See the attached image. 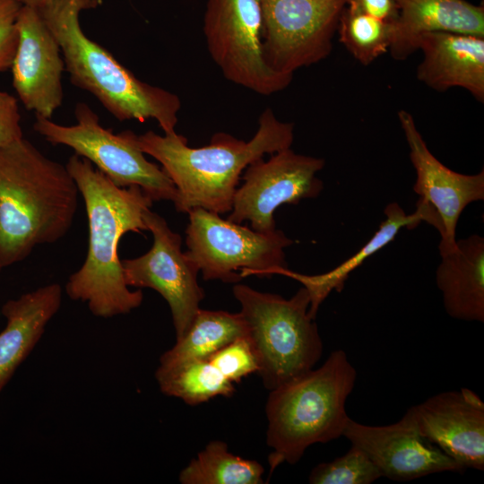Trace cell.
I'll list each match as a JSON object with an SVG mask.
<instances>
[{
  "mask_svg": "<svg viewBox=\"0 0 484 484\" xmlns=\"http://www.w3.org/2000/svg\"><path fill=\"white\" fill-rule=\"evenodd\" d=\"M65 166L82 196L89 231L86 258L69 276L65 293L97 317L129 314L142 305L143 295L126 285L118 246L125 233L147 230L143 212L153 201L137 186H117L75 153Z\"/></svg>",
  "mask_w": 484,
  "mask_h": 484,
  "instance_id": "obj_1",
  "label": "cell"
},
{
  "mask_svg": "<svg viewBox=\"0 0 484 484\" xmlns=\"http://www.w3.org/2000/svg\"><path fill=\"white\" fill-rule=\"evenodd\" d=\"M294 125L279 120L271 108L258 119L249 141L226 133L212 135L208 145L194 148L177 132L158 134L147 131L137 135L141 151L151 156L173 182L178 212L201 207L218 214L231 211L235 192L244 170L265 154L290 148Z\"/></svg>",
  "mask_w": 484,
  "mask_h": 484,
  "instance_id": "obj_2",
  "label": "cell"
},
{
  "mask_svg": "<svg viewBox=\"0 0 484 484\" xmlns=\"http://www.w3.org/2000/svg\"><path fill=\"white\" fill-rule=\"evenodd\" d=\"M78 186L65 165L46 157L27 139L0 148V263L26 259L72 227Z\"/></svg>",
  "mask_w": 484,
  "mask_h": 484,
  "instance_id": "obj_3",
  "label": "cell"
},
{
  "mask_svg": "<svg viewBox=\"0 0 484 484\" xmlns=\"http://www.w3.org/2000/svg\"><path fill=\"white\" fill-rule=\"evenodd\" d=\"M92 8L90 0H49L38 9L58 42L72 83L91 93L119 121L153 119L164 134L175 133L179 97L139 80L85 35L79 15Z\"/></svg>",
  "mask_w": 484,
  "mask_h": 484,
  "instance_id": "obj_4",
  "label": "cell"
},
{
  "mask_svg": "<svg viewBox=\"0 0 484 484\" xmlns=\"http://www.w3.org/2000/svg\"><path fill=\"white\" fill-rule=\"evenodd\" d=\"M357 371L342 350L324 364L271 390L265 405L270 475L281 463H297L312 445L342 436L350 418L345 404Z\"/></svg>",
  "mask_w": 484,
  "mask_h": 484,
  "instance_id": "obj_5",
  "label": "cell"
},
{
  "mask_svg": "<svg viewBox=\"0 0 484 484\" xmlns=\"http://www.w3.org/2000/svg\"><path fill=\"white\" fill-rule=\"evenodd\" d=\"M249 338L264 387L273 390L311 370L322 357L324 345L309 314L310 297L301 287L289 299L236 284Z\"/></svg>",
  "mask_w": 484,
  "mask_h": 484,
  "instance_id": "obj_6",
  "label": "cell"
},
{
  "mask_svg": "<svg viewBox=\"0 0 484 484\" xmlns=\"http://www.w3.org/2000/svg\"><path fill=\"white\" fill-rule=\"evenodd\" d=\"M74 116L76 124L72 125L36 117L33 129L51 144L73 149L119 187L137 186L152 201L176 200L173 182L145 158L137 143L138 134L129 130L114 134L104 128L86 103L75 106Z\"/></svg>",
  "mask_w": 484,
  "mask_h": 484,
  "instance_id": "obj_7",
  "label": "cell"
},
{
  "mask_svg": "<svg viewBox=\"0 0 484 484\" xmlns=\"http://www.w3.org/2000/svg\"><path fill=\"white\" fill-rule=\"evenodd\" d=\"M186 255L205 281L237 283L249 275L271 276L287 267L284 248L293 244L281 230L261 233L195 207L188 212Z\"/></svg>",
  "mask_w": 484,
  "mask_h": 484,
  "instance_id": "obj_8",
  "label": "cell"
},
{
  "mask_svg": "<svg viewBox=\"0 0 484 484\" xmlns=\"http://www.w3.org/2000/svg\"><path fill=\"white\" fill-rule=\"evenodd\" d=\"M203 30L210 56L229 82L264 96L291 82L293 75L264 59L258 0H207Z\"/></svg>",
  "mask_w": 484,
  "mask_h": 484,
  "instance_id": "obj_9",
  "label": "cell"
},
{
  "mask_svg": "<svg viewBox=\"0 0 484 484\" xmlns=\"http://www.w3.org/2000/svg\"><path fill=\"white\" fill-rule=\"evenodd\" d=\"M264 56L276 72L293 75L326 58L349 0H258Z\"/></svg>",
  "mask_w": 484,
  "mask_h": 484,
  "instance_id": "obj_10",
  "label": "cell"
},
{
  "mask_svg": "<svg viewBox=\"0 0 484 484\" xmlns=\"http://www.w3.org/2000/svg\"><path fill=\"white\" fill-rule=\"evenodd\" d=\"M324 166L323 159L298 154L290 148L267 160L254 161L241 176L244 183L235 192L228 220L238 224L248 220L257 232L273 231L278 207L318 196L323 182L316 174Z\"/></svg>",
  "mask_w": 484,
  "mask_h": 484,
  "instance_id": "obj_11",
  "label": "cell"
},
{
  "mask_svg": "<svg viewBox=\"0 0 484 484\" xmlns=\"http://www.w3.org/2000/svg\"><path fill=\"white\" fill-rule=\"evenodd\" d=\"M143 220L153 243L145 254L122 260L125 281L128 287L149 288L160 294L170 308L178 341L188 331L204 298L197 282L199 269L182 251L180 235L164 218L149 208Z\"/></svg>",
  "mask_w": 484,
  "mask_h": 484,
  "instance_id": "obj_12",
  "label": "cell"
},
{
  "mask_svg": "<svg viewBox=\"0 0 484 484\" xmlns=\"http://www.w3.org/2000/svg\"><path fill=\"white\" fill-rule=\"evenodd\" d=\"M342 436L370 458L382 477L394 481L465 471L419 434L408 411L399 421L385 426L364 425L349 418Z\"/></svg>",
  "mask_w": 484,
  "mask_h": 484,
  "instance_id": "obj_13",
  "label": "cell"
},
{
  "mask_svg": "<svg viewBox=\"0 0 484 484\" xmlns=\"http://www.w3.org/2000/svg\"><path fill=\"white\" fill-rule=\"evenodd\" d=\"M16 27L18 44L11 65L13 88L28 110L51 119L64 98L65 65L60 47L36 8L22 5Z\"/></svg>",
  "mask_w": 484,
  "mask_h": 484,
  "instance_id": "obj_14",
  "label": "cell"
},
{
  "mask_svg": "<svg viewBox=\"0 0 484 484\" xmlns=\"http://www.w3.org/2000/svg\"><path fill=\"white\" fill-rule=\"evenodd\" d=\"M398 118L410 148V159L416 172L414 192L438 218L441 241L439 253L455 244V230L464 208L484 200V171L475 175L455 172L440 162L428 150L413 117L400 110Z\"/></svg>",
  "mask_w": 484,
  "mask_h": 484,
  "instance_id": "obj_15",
  "label": "cell"
},
{
  "mask_svg": "<svg viewBox=\"0 0 484 484\" xmlns=\"http://www.w3.org/2000/svg\"><path fill=\"white\" fill-rule=\"evenodd\" d=\"M407 411L419 434L464 471L484 470V402L475 392L439 393Z\"/></svg>",
  "mask_w": 484,
  "mask_h": 484,
  "instance_id": "obj_16",
  "label": "cell"
},
{
  "mask_svg": "<svg viewBox=\"0 0 484 484\" xmlns=\"http://www.w3.org/2000/svg\"><path fill=\"white\" fill-rule=\"evenodd\" d=\"M423 58L418 80L437 91L460 87L477 100H484V37L434 31L418 38Z\"/></svg>",
  "mask_w": 484,
  "mask_h": 484,
  "instance_id": "obj_17",
  "label": "cell"
},
{
  "mask_svg": "<svg viewBox=\"0 0 484 484\" xmlns=\"http://www.w3.org/2000/svg\"><path fill=\"white\" fill-rule=\"evenodd\" d=\"M63 290L58 283L41 286L2 307L6 325L0 333V392L41 339L60 309Z\"/></svg>",
  "mask_w": 484,
  "mask_h": 484,
  "instance_id": "obj_18",
  "label": "cell"
},
{
  "mask_svg": "<svg viewBox=\"0 0 484 484\" xmlns=\"http://www.w3.org/2000/svg\"><path fill=\"white\" fill-rule=\"evenodd\" d=\"M399 16L389 51L404 60L427 32L449 31L484 37V7L465 0H394Z\"/></svg>",
  "mask_w": 484,
  "mask_h": 484,
  "instance_id": "obj_19",
  "label": "cell"
},
{
  "mask_svg": "<svg viewBox=\"0 0 484 484\" xmlns=\"http://www.w3.org/2000/svg\"><path fill=\"white\" fill-rule=\"evenodd\" d=\"M436 286L452 318L484 322V238L471 235L440 253Z\"/></svg>",
  "mask_w": 484,
  "mask_h": 484,
  "instance_id": "obj_20",
  "label": "cell"
},
{
  "mask_svg": "<svg viewBox=\"0 0 484 484\" xmlns=\"http://www.w3.org/2000/svg\"><path fill=\"white\" fill-rule=\"evenodd\" d=\"M385 215V220L374 236L357 253L334 269L322 274L305 275L290 271L287 267H280L272 272V275L292 278L307 289L310 297L309 314L315 319L323 301L333 290L340 292L349 275L364 261L393 241L402 228L413 229L422 220L426 221V209L419 203L416 212L409 215L397 203H391L386 205Z\"/></svg>",
  "mask_w": 484,
  "mask_h": 484,
  "instance_id": "obj_21",
  "label": "cell"
},
{
  "mask_svg": "<svg viewBox=\"0 0 484 484\" xmlns=\"http://www.w3.org/2000/svg\"><path fill=\"white\" fill-rule=\"evenodd\" d=\"M247 335L239 313L199 309L186 334L160 358V367H171L196 359H208L235 339Z\"/></svg>",
  "mask_w": 484,
  "mask_h": 484,
  "instance_id": "obj_22",
  "label": "cell"
},
{
  "mask_svg": "<svg viewBox=\"0 0 484 484\" xmlns=\"http://www.w3.org/2000/svg\"><path fill=\"white\" fill-rule=\"evenodd\" d=\"M264 469L255 460L229 452L222 441H212L181 471L182 484H263Z\"/></svg>",
  "mask_w": 484,
  "mask_h": 484,
  "instance_id": "obj_23",
  "label": "cell"
},
{
  "mask_svg": "<svg viewBox=\"0 0 484 484\" xmlns=\"http://www.w3.org/2000/svg\"><path fill=\"white\" fill-rule=\"evenodd\" d=\"M155 378L162 393L180 398L190 405L235 393L233 383L208 359L191 360L171 367H158Z\"/></svg>",
  "mask_w": 484,
  "mask_h": 484,
  "instance_id": "obj_24",
  "label": "cell"
},
{
  "mask_svg": "<svg viewBox=\"0 0 484 484\" xmlns=\"http://www.w3.org/2000/svg\"><path fill=\"white\" fill-rule=\"evenodd\" d=\"M394 23L376 19L348 1L340 17V41L362 65H367L389 50Z\"/></svg>",
  "mask_w": 484,
  "mask_h": 484,
  "instance_id": "obj_25",
  "label": "cell"
},
{
  "mask_svg": "<svg viewBox=\"0 0 484 484\" xmlns=\"http://www.w3.org/2000/svg\"><path fill=\"white\" fill-rule=\"evenodd\" d=\"M382 475L370 458L351 445L342 456L315 466L310 471L311 484H370Z\"/></svg>",
  "mask_w": 484,
  "mask_h": 484,
  "instance_id": "obj_26",
  "label": "cell"
},
{
  "mask_svg": "<svg viewBox=\"0 0 484 484\" xmlns=\"http://www.w3.org/2000/svg\"><path fill=\"white\" fill-rule=\"evenodd\" d=\"M208 360L231 383H238L252 373H257L258 361L247 335L226 344Z\"/></svg>",
  "mask_w": 484,
  "mask_h": 484,
  "instance_id": "obj_27",
  "label": "cell"
},
{
  "mask_svg": "<svg viewBox=\"0 0 484 484\" xmlns=\"http://www.w3.org/2000/svg\"><path fill=\"white\" fill-rule=\"evenodd\" d=\"M22 4L0 0V73L11 68L18 44L16 22Z\"/></svg>",
  "mask_w": 484,
  "mask_h": 484,
  "instance_id": "obj_28",
  "label": "cell"
},
{
  "mask_svg": "<svg viewBox=\"0 0 484 484\" xmlns=\"http://www.w3.org/2000/svg\"><path fill=\"white\" fill-rule=\"evenodd\" d=\"M17 99L0 91V148L23 138Z\"/></svg>",
  "mask_w": 484,
  "mask_h": 484,
  "instance_id": "obj_29",
  "label": "cell"
},
{
  "mask_svg": "<svg viewBox=\"0 0 484 484\" xmlns=\"http://www.w3.org/2000/svg\"><path fill=\"white\" fill-rule=\"evenodd\" d=\"M362 12L384 22H396L399 11L394 0H349Z\"/></svg>",
  "mask_w": 484,
  "mask_h": 484,
  "instance_id": "obj_30",
  "label": "cell"
},
{
  "mask_svg": "<svg viewBox=\"0 0 484 484\" xmlns=\"http://www.w3.org/2000/svg\"><path fill=\"white\" fill-rule=\"evenodd\" d=\"M22 5L30 6L32 8L39 9L46 4L49 0H15ZM92 4L97 7L101 4V0H91Z\"/></svg>",
  "mask_w": 484,
  "mask_h": 484,
  "instance_id": "obj_31",
  "label": "cell"
},
{
  "mask_svg": "<svg viewBox=\"0 0 484 484\" xmlns=\"http://www.w3.org/2000/svg\"><path fill=\"white\" fill-rule=\"evenodd\" d=\"M2 269H3V266H2V264L0 263V272L2 271Z\"/></svg>",
  "mask_w": 484,
  "mask_h": 484,
  "instance_id": "obj_32",
  "label": "cell"
}]
</instances>
